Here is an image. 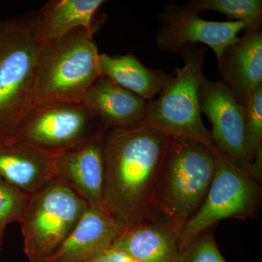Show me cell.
<instances>
[{"mask_svg": "<svg viewBox=\"0 0 262 262\" xmlns=\"http://www.w3.org/2000/svg\"><path fill=\"white\" fill-rule=\"evenodd\" d=\"M169 137L146 124L105 133L103 202L121 231L146 220Z\"/></svg>", "mask_w": 262, "mask_h": 262, "instance_id": "cell-1", "label": "cell"}, {"mask_svg": "<svg viewBox=\"0 0 262 262\" xmlns=\"http://www.w3.org/2000/svg\"><path fill=\"white\" fill-rule=\"evenodd\" d=\"M215 149L192 139L169 137L146 220L165 226L179 235L211 186L216 167Z\"/></svg>", "mask_w": 262, "mask_h": 262, "instance_id": "cell-2", "label": "cell"}, {"mask_svg": "<svg viewBox=\"0 0 262 262\" xmlns=\"http://www.w3.org/2000/svg\"><path fill=\"white\" fill-rule=\"evenodd\" d=\"M42 45L36 29V13L2 24L0 141L9 139L34 107L36 71Z\"/></svg>", "mask_w": 262, "mask_h": 262, "instance_id": "cell-3", "label": "cell"}, {"mask_svg": "<svg viewBox=\"0 0 262 262\" xmlns=\"http://www.w3.org/2000/svg\"><path fill=\"white\" fill-rule=\"evenodd\" d=\"M94 34L86 29H77L43 43L36 71L34 106L82 102L90 88L103 77Z\"/></svg>", "mask_w": 262, "mask_h": 262, "instance_id": "cell-4", "label": "cell"}, {"mask_svg": "<svg viewBox=\"0 0 262 262\" xmlns=\"http://www.w3.org/2000/svg\"><path fill=\"white\" fill-rule=\"evenodd\" d=\"M177 52L184 64L176 69L159 96L147 103L144 124L166 135L192 139L215 149L211 130L202 120L200 106L206 48L187 44Z\"/></svg>", "mask_w": 262, "mask_h": 262, "instance_id": "cell-5", "label": "cell"}, {"mask_svg": "<svg viewBox=\"0 0 262 262\" xmlns=\"http://www.w3.org/2000/svg\"><path fill=\"white\" fill-rule=\"evenodd\" d=\"M89 208L87 202L60 179L32 194L19 223L30 262H39L56 249Z\"/></svg>", "mask_w": 262, "mask_h": 262, "instance_id": "cell-6", "label": "cell"}, {"mask_svg": "<svg viewBox=\"0 0 262 262\" xmlns=\"http://www.w3.org/2000/svg\"><path fill=\"white\" fill-rule=\"evenodd\" d=\"M215 155L216 167L213 181L199 209L181 231L178 248L221 221L252 220L259 214L261 183L229 162L216 149Z\"/></svg>", "mask_w": 262, "mask_h": 262, "instance_id": "cell-7", "label": "cell"}, {"mask_svg": "<svg viewBox=\"0 0 262 262\" xmlns=\"http://www.w3.org/2000/svg\"><path fill=\"white\" fill-rule=\"evenodd\" d=\"M106 130L83 102L48 103L34 106L9 139L56 159Z\"/></svg>", "mask_w": 262, "mask_h": 262, "instance_id": "cell-8", "label": "cell"}, {"mask_svg": "<svg viewBox=\"0 0 262 262\" xmlns=\"http://www.w3.org/2000/svg\"><path fill=\"white\" fill-rule=\"evenodd\" d=\"M200 106L201 113L211 122L212 139L217 151L253 177L246 151L244 106L224 82L208 80L205 77L200 87Z\"/></svg>", "mask_w": 262, "mask_h": 262, "instance_id": "cell-9", "label": "cell"}, {"mask_svg": "<svg viewBox=\"0 0 262 262\" xmlns=\"http://www.w3.org/2000/svg\"><path fill=\"white\" fill-rule=\"evenodd\" d=\"M163 26L156 34L160 51L177 52L184 45L200 42L214 51L220 63L227 48L238 42V34L246 24L237 20L211 21L186 5L169 4L160 14Z\"/></svg>", "mask_w": 262, "mask_h": 262, "instance_id": "cell-10", "label": "cell"}, {"mask_svg": "<svg viewBox=\"0 0 262 262\" xmlns=\"http://www.w3.org/2000/svg\"><path fill=\"white\" fill-rule=\"evenodd\" d=\"M121 232L105 206H89L61 244L39 262H87L111 247Z\"/></svg>", "mask_w": 262, "mask_h": 262, "instance_id": "cell-11", "label": "cell"}, {"mask_svg": "<svg viewBox=\"0 0 262 262\" xmlns=\"http://www.w3.org/2000/svg\"><path fill=\"white\" fill-rule=\"evenodd\" d=\"M106 131L56 160L57 178L70 186L89 206H105L103 140Z\"/></svg>", "mask_w": 262, "mask_h": 262, "instance_id": "cell-12", "label": "cell"}, {"mask_svg": "<svg viewBox=\"0 0 262 262\" xmlns=\"http://www.w3.org/2000/svg\"><path fill=\"white\" fill-rule=\"evenodd\" d=\"M245 31L238 42L226 50L218 63L222 82L244 106L262 87V33L259 29Z\"/></svg>", "mask_w": 262, "mask_h": 262, "instance_id": "cell-13", "label": "cell"}, {"mask_svg": "<svg viewBox=\"0 0 262 262\" xmlns=\"http://www.w3.org/2000/svg\"><path fill=\"white\" fill-rule=\"evenodd\" d=\"M82 102L105 130L122 129L144 124L147 101L102 77L91 88Z\"/></svg>", "mask_w": 262, "mask_h": 262, "instance_id": "cell-14", "label": "cell"}, {"mask_svg": "<svg viewBox=\"0 0 262 262\" xmlns=\"http://www.w3.org/2000/svg\"><path fill=\"white\" fill-rule=\"evenodd\" d=\"M56 160L20 141H0V178L29 195L57 178Z\"/></svg>", "mask_w": 262, "mask_h": 262, "instance_id": "cell-15", "label": "cell"}, {"mask_svg": "<svg viewBox=\"0 0 262 262\" xmlns=\"http://www.w3.org/2000/svg\"><path fill=\"white\" fill-rule=\"evenodd\" d=\"M103 0H51L36 13V29L42 43L59 39L77 29L94 34L96 15Z\"/></svg>", "mask_w": 262, "mask_h": 262, "instance_id": "cell-16", "label": "cell"}, {"mask_svg": "<svg viewBox=\"0 0 262 262\" xmlns=\"http://www.w3.org/2000/svg\"><path fill=\"white\" fill-rule=\"evenodd\" d=\"M98 67L103 77L147 102L160 94L171 77L163 71L149 68L132 53L116 56L99 53Z\"/></svg>", "mask_w": 262, "mask_h": 262, "instance_id": "cell-17", "label": "cell"}, {"mask_svg": "<svg viewBox=\"0 0 262 262\" xmlns=\"http://www.w3.org/2000/svg\"><path fill=\"white\" fill-rule=\"evenodd\" d=\"M179 234L165 226L146 220L121 231L111 247L141 262H170L178 250Z\"/></svg>", "mask_w": 262, "mask_h": 262, "instance_id": "cell-18", "label": "cell"}, {"mask_svg": "<svg viewBox=\"0 0 262 262\" xmlns=\"http://www.w3.org/2000/svg\"><path fill=\"white\" fill-rule=\"evenodd\" d=\"M245 108V138L253 177L262 180V87L248 98Z\"/></svg>", "mask_w": 262, "mask_h": 262, "instance_id": "cell-19", "label": "cell"}, {"mask_svg": "<svg viewBox=\"0 0 262 262\" xmlns=\"http://www.w3.org/2000/svg\"><path fill=\"white\" fill-rule=\"evenodd\" d=\"M199 13L213 10L246 24V29H259L262 20L261 0H192L187 5Z\"/></svg>", "mask_w": 262, "mask_h": 262, "instance_id": "cell-20", "label": "cell"}, {"mask_svg": "<svg viewBox=\"0 0 262 262\" xmlns=\"http://www.w3.org/2000/svg\"><path fill=\"white\" fill-rule=\"evenodd\" d=\"M215 227L206 229L178 248L170 262H227L215 242Z\"/></svg>", "mask_w": 262, "mask_h": 262, "instance_id": "cell-21", "label": "cell"}, {"mask_svg": "<svg viewBox=\"0 0 262 262\" xmlns=\"http://www.w3.org/2000/svg\"><path fill=\"white\" fill-rule=\"evenodd\" d=\"M30 196L0 178V226L20 222Z\"/></svg>", "mask_w": 262, "mask_h": 262, "instance_id": "cell-22", "label": "cell"}, {"mask_svg": "<svg viewBox=\"0 0 262 262\" xmlns=\"http://www.w3.org/2000/svg\"><path fill=\"white\" fill-rule=\"evenodd\" d=\"M104 256L107 262H141L130 255L113 247L105 251Z\"/></svg>", "mask_w": 262, "mask_h": 262, "instance_id": "cell-23", "label": "cell"}, {"mask_svg": "<svg viewBox=\"0 0 262 262\" xmlns=\"http://www.w3.org/2000/svg\"><path fill=\"white\" fill-rule=\"evenodd\" d=\"M87 262H107V261H106V258L104 256V253H103L102 254L96 256V257L92 258V259Z\"/></svg>", "mask_w": 262, "mask_h": 262, "instance_id": "cell-24", "label": "cell"}, {"mask_svg": "<svg viewBox=\"0 0 262 262\" xmlns=\"http://www.w3.org/2000/svg\"><path fill=\"white\" fill-rule=\"evenodd\" d=\"M2 233V226H0V235H1Z\"/></svg>", "mask_w": 262, "mask_h": 262, "instance_id": "cell-25", "label": "cell"}, {"mask_svg": "<svg viewBox=\"0 0 262 262\" xmlns=\"http://www.w3.org/2000/svg\"><path fill=\"white\" fill-rule=\"evenodd\" d=\"M2 24H3V23H0V28H1Z\"/></svg>", "mask_w": 262, "mask_h": 262, "instance_id": "cell-26", "label": "cell"}]
</instances>
